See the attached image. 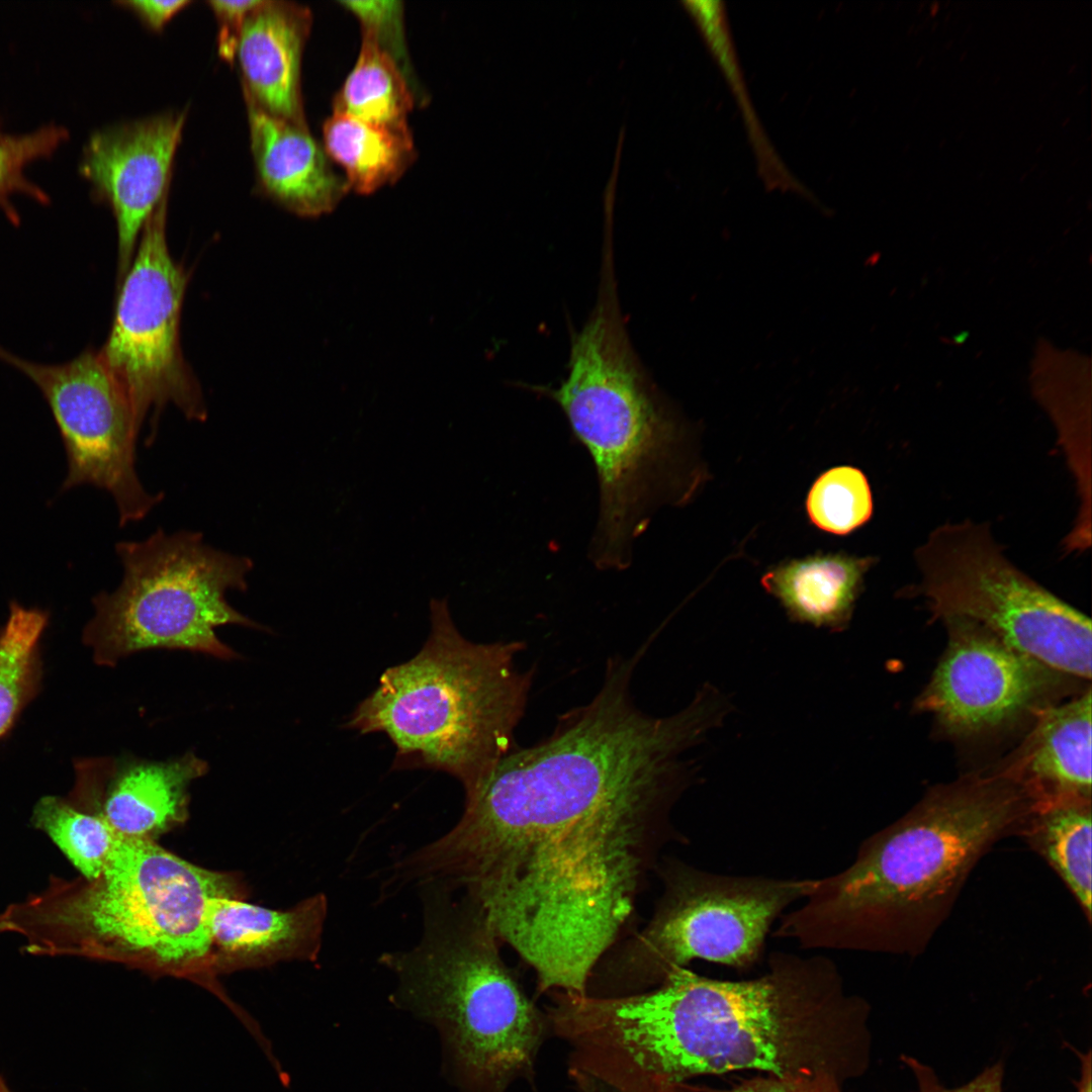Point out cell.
Here are the masks:
<instances>
[{"label":"cell","mask_w":1092,"mask_h":1092,"mask_svg":"<svg viewBox=\"0 0 1092 1092\" xmlns=\"http://www.w3.org/2000/svg\"><path fill=\"white\" fill-rule=\"evenodd\" d=\"M918 592L944 620L978 624L1051 669L1090 679V619L1014 565L987 524L935 528L916 549Z\"/></svg>","instance_id":"cell-10"},{"label":"cell","mask_w":1092,"mask_h":1092,"mask_svg":"<svg viewBox=\"0 0 1092 1092\" xmlns=\"http://www.w3.org/2000/svg\"><path fill=\"white\" fill-rule=\"evenodd\" d=\"M328 899L318 893L286 910L235 897L211 898L205 909L214 975L281 962L317 961Z\"/></svg>","instance_id":"cell-16"},{"label":"cell","mask_w":1092,"mask_h":1092,"mask_svg":"<svg viewBox=\"0 0 1092 1092\" xmlns=\"http://www.w3.org/2000/svg\"><path fill=\"white\" fill-rule=\"evenodd\" d=\"M901 1061L912 1072L918 1092H1002L1004 1075L1002 1061L986 1067L970 1082L954 1088L943 1085L934 1070L918 1059L903 1055Z\"/></svg>","instance_id":"cell-31"},{"label":"cell","mask_w":1092,"mask_h":1092,"mask_svg":"<svg viewBox=\"0 0 1092 1092\" xmlns=\"http://www.w3.org/2000/svg\"><path fill=\"white\" fill-rule=\"evenodd\" d=\"M542 390L596 467L600 506L590 559L599 568L622 570L653 511L690 495L695 476L686 422L649 379L627 333L615 327L576 337L566 377Z\"/></svg>","instance_id":"cell-5"},{"label":"cell","mask_w":1092,"mask_h":1092,"mask_svg":"<svg viewBox=\"0 0 1092 1092\" xmlns=\"http://www.w3.org/2000/svg\"><path fill=\"white\" fill-rule=\"evenodd\" d=\"M1081 1064L1080 1080L1077 1083V1092H1091V1052L1087 1051L1085 1054L1079 1051H1075Z\"/></svg>","instance_id":"cell-34"},{"label":"cell","mask_w":1092,"mask_h":1092,"mask_svg":"<svg viewBox=\"0 0 1092 1092\" xmlns=\"http://www.w3.org/2000/svg\"><path fill=\"white\" fill-rule=\"evenodd\" d=\"M945 622L949 641L918 706L946 730L972 734L996 727L1033 708L1050 690L1057 671L978 624Z\"/></svg>","instance_id":"cell-13"},{"label":"cell","mask_w":1092,"mask_h":1092,"mask_svg":"<svg viewBox=\"0 0 1092 1092\" xmlns=\"http://www.w3.org/2000/svg\"><path fill=\"white\" fill-rule=\"evenodd\" d=\"M324 149L344 171L350 189L370 194L393 184L412 165L411 129L399 130L334 112L323 127Z\"/></svg>","instance_id":"cell-22"},{"label":"cell","mask_w":1092,"mask_h":1092,"mask_svg":"<svg viewBox=\"0 0 1092 1092\" xmlns=\"http://www.w3.org/2000/svg\"><path fill=\"white\" fill-rule=\"evenodd\" d=\"M656 875L662 891L651 917L599 962L586 995L641 993L697 960L748 971L762 963L777 921L816 882V878L724 875L666 855Z\"/></svg>","instance_id":"cell-8"},{"label":"cell","mask_w":1092,"mask_h":1092,"mask_svg":"<svg viewBox=\"0 0 1092 1092\" xmlns=\"http://www.w3.org/2000/svg\"><path fill=\"white\" fill-rule=\"evenodd\" d=\"M1091 820V799H1042L1019 833L1061 878L1088 923L1092 914Z\"/></svg>","instance_id":"cell-21"},{"label":"cell","mask_w":1092,"mask_h":1092,"mask_svg":"<svg viewBox=\"0 0 1092 1092\" xmlns=\"http://www.w3.org/2000/svg\"><path fill=\"white\" fill-rule=\"evenodd\" d=\"M690 779L669 734L607 696L516 746L465 797L451 830L406 855L405 881L462 890L534 971L539 993L586 994L630 929Z\"/></svg>","instance_id":"cell-1"},{"label":"cell","mask_w":1092,"mask_h":1092,"mask_svg":"<svg viewBox=\"0 0 1092 1092\" xmlns=\"http://www.w3.org/2000/svg\"><path fill=\"white\" fill-rule=\"evenodd\" d=\"M311 22L306 6L261 0L246 17L235 52L244 97L267 113L302 126L307 124L300 67Z\"/></svg>","instance_id":"cell-17"},{"label":"cell","mask_w":1092,"mask_h":1092,"mask_svg":"<svg viewBox=\"0 0 1092 1092\" xmlns=\"http://www.w3.org/2000/svg\"><path fill=\"white\" fill-rule=\"evenodd\" d=\"M233 875L195 866L149 838L122 837L95 879L56 881L10 906L0 929L39 954L112 961L211 987L207 902L242 897Z\"/></svg>","instance_id":"cell-4"},{"label":"cell","mask_w":1092,"mask_h":1092,"mask_svg":"<svg viewBox=\"0 0 1092 1092\" xmlns=\"http://www.w3.org/2000/svg\"><path fill=\"white\" fill-rule=\"evenodd\" d=\"M843 1083L827 1074L815 1076L763 1075L747 1079L727 1089L676 1084L666 1092H844Z\"/></svg>","instance_id":"cell-30"},{"label":"cell","mask_w":1092,"mask_h":1092,"mask_svg":"<svg viewBox=\"0 0 1092 1092\" xmlns=\"http://www.w3.org/2000/svg\"><path fill=\"white\" fill-rule=\"evenodd\" d=\"M806 506L815 526L828 533L845 535L872 517V490L858 468L837 466L815 480Z\"/></svg>","instance_id":"cell-27"},{"label":"cell","mask_w":1092,"mask_h":1092,"mask_svg":"<svg viewBox=\"0 0 1092 1092\" xmlns=\"http://www.w3.org/2000/svg\"><path fill=\"white\" fill-rule=\"evenodd\" d=\"M63 125L49 123L23 133L4 132L0 123V207L13 222L18 214L10 196L24 193L41 203H48V194L24 175V167L31 161L51 156L68 138Z\"/></svg>","instance_id":"cell-28"},{"label":"cell","mask_w":1092,"mask_h":1092,"mask_svg":"<svg viewBox=\"0 0 1092 1092\" xmlns=\"http://www.w3.org/2000/svg\"><path fill=\"white\" fill-rule=\"evenodd\" d=\"M257 185L302 216L333 210L350 190L307 126L271 115L245 97Z\"/></svg>","instance_id":"cell-18"},{"label":"cell","mask_w":1092,"mask_h":1092,"mask_svg":"<svg viewBox=\"0 0 1092 1092\" xmlns=\"http://www.w3.org/2000/svg\"><path fill=\"white\" fill-rule=\"evenodd\" d=\"M414 101L413 88L395 62L362 33L358 59L336 95L334 112L405 130Z\"/></svg>","instance_id":"cell-23"},{"label":"cell","mask_w":1092,"mask_h":1092,"mask_svg":"<svg viewBox=\"0 0 1092 1092\" xmlns=\"http://www.w3.org/2000/svg\"><path fill=\"white\" fill-rule=\"evenodd\" d=\"M0 360L31 379L47 399L68 460L65 488L94 485L111 494L120 525L136 522L162 499L140 481V428L123 387L100 354L87 351L60 365L22 359L0 347Z\"/></svg>","instance_id":"cell-12"},{"label":"cell","mask_w":1092,"mask_h":1092,"mask_svg":"<svg viewBox=\"0 0 1092 1092\" xmlns=\"http://www.w3.org/2000/svg\"><path fill=\"white\" fill-rule=\"evenodd\" d=\"M424 930L413 948L380 963L397 979L394 998L438 1027L464 1092H506L534 1083L549 1032L546 1011L526 994L480 908L448 893L423 900Z\"/></svg>","instance_id":"cell-7"},{"label":"cell","mask_w":1092,"mask_h":1092,"mask_svg":"<svg viewBox=\"0 0 1092 1092\" xmlns=\"http://www.w3.org/2000/svg\"><path fill=\"white\" fill-rule=\"evenodd\" d=\"M0 1092H13L10 1089L9 1085L7 1084L6 1080L4 1079V1077H3V1075L1 1073H0Z\"/></svg>","instance_id":"cell-36"},{"label":"cell","mask_w":1092,"mask_h":1092,"mask_svg":"<svg viewBox=\"0 0 1092 1092\" xmlns=\"http://www.w3.org/2000/svg\"><path fill=\"white\" fill-rule=\"evenodd\" d=\"M168 194L147 219L138 253L123 275L108 340L99 353L123 387L139 428L167 404L189 420L206 408L180 349L179 322L187 274L166 241Z\"/></svg>","instance_id":"cell-11"},{"label":"cell","mask_w":1092,"mask_h":1092,"mask_svg":"<svg viewBox=\"0 0 1092 1092\" xmlns=\"http://www.w3.org/2000/svg\"><path fill=\"white\" fill-rule=\"evenodd\" d=\"M116 553L123 567L118 587L93 600L95 614L83 639L97 664L114 666L148 649H181L219 659L237 653L219 640L224 625L261 626L226 601L230 590L247 589L249 557L215 549L200 533L162 529L143 541H122Z\"/></svg>","instance_id":"cell-9"},{"label":"cell","mask_w":1092,"mask_h":1092,"mask_svg":"<svg viewBox=\"0 0 1092 1092\" xmlns=\"http://www.w3.org/2000/svg\"><path fill=\"white\" fill-rule=\"evenodd\" d=\"M765 971L719 980L689 968L632 995L593 997L575 1026L578 1061L615 1092H666L707 1075L827 1074L870 1064V1005L823 954L769 953Z\"/></svg>","instance_id":"cell-2"},{"label":"cell","mask_w":1092,"mask_h":1092,"mask_svg":"<svg viewBox=\"0 0 1092 1092\" xmlns=\"http://www.w3.org/2000/svg\"><path fill=\"white\" fill-rule=\"evenodd\" d=\"M685 5L735 95L763 184L770 190L791 191L807 199L811 198L807 188L790 172L775 151L753 111L735 57L723 3L689 1L685 2Z\"/></svg>","instance_id":"cell-24"},{"label":"cell","mask_w":1092,"mask_h":1092,"mask_svg":"<svg viewBox=\"0 0 1092 1092\" xmlns=\"http://www.w3.org/2000/svg\"><path fill=\"white\" fill-rule=\"evenodd\" d=\"M185 117V111H168L107 125L93 131L83 148L79 172L112 209L122 276L147 219L169 194Z\"/></svg>","instance_id":"cell-14"},{"label":"cell","mask_w":1092,"mask_h":1092,"mask_svg":"<svg viewBox=\"0 0 1092 1092\" xmlns=\"http://www.w3.org/2000/svg\"><path fill=\"white\" fill-rule=\"evenodd\" d=\"M118 4L133 11L148 26L159 30L189 0H120Z\"/></svg>","instance_id":"cell-33"},{"label":"cell","mask_w":1092,"mask_h":1092,"mask_svg":"<svg viewBox=\"0 0 1092 1092\" xmlns=\"http://www.w3.org/2000/svg\"><path fill=\"white\" fill-rule=\"evenodd\" d=\"M1091 690L1037 713L1012 768L1004 772L1037 799H1091Z\"/></svg>","instance_id":"cell-19"},{"label":"cell","mask_w":1092,"mask_h":1092,"mask_svg":"<svg viewBox=\"0 0 1092 1092\" xmlns=\"http://www.w3.org/2000/svg\"><path fill=\"white\" fill-rule=\"evenodd\" d=\"M260 2L261 0L207 1L219 25L218 53L226 61L233 62L235 59L236 47L245 19Z\"/></svg>","instance_id":"cell-32"},{"label":"cell","mask_w":1092,"mask_h":1092,"mask_svg":"<svg viewBox=\"0 0 1092 1092\" xmlns=\"http://www.w3.org/2000/svg\"><path fill=\"white\" fill-rule=\"evenodd\" d=\"M1035 803L1004 772L931 790L863 840L848 867L816 878L772 936L811 951L921 953L979 860L1020 833Z\"/></svg>","instance_id":"cell-3"},{"label":"cell","mask_w":1092,"mask_h":1092,"mask_svg":"<svg viewBox=\"0 0 1092 1092\" xmlns=\"http://www.w3.org/2000/svg\"><path fill=\"white\" fill-rule=\"evenodd\" d=\"M430 620L421 650L388 667L345 726L384 733L395 747L393 768L445 771L467 797L517 746L535 671L517 665L521 641L466 639L446 599L431 600Z\"/></svg>","instance_id":"cell-6"},{"label":"cell","mask_w":1092,"mask_h":1092,"mask_svg":"<svg viewBox=\"0 0 1092 1092\" xmlns=\"http://www.w3.org/2000/svg\"><path fill=\"white\" fill-rule=\"evenodd\" d=\"M76 769L72 804L100 814L122 837L154 839L186 820L189 787L208 764L187 752L164 761L88 759Z\"/></svg>","instance_id":"cell-15"},{"label":"cell","mask_w":1092,"mask_h":1092,"mask_svg":"<svg viewBox=\"0 0 1092 1092\" xmlns=\"http://www.w3.org/2000/svg\"><path fill=\"white\" fill-rule=\"evenodd\" d=\"M47 623L42 611L14 603L0 630V737L36 691L40 676L38 643Z\"/></svg>","instance_id":"cell-25"},{"label":"cell","mask_w":1092,"mask_h":1092,"mask_svg":"<svg viewBox=\"0 0 1092 1092\" xmlns=\"http://www.w3.org/2000/svg\"><path fill=\"white\" fill-rule=\"evenodd\" d=\"M360 21L362 33L372 37L395 62L412 88L413 76L404 46L403 8L398 1H343Z\"/></svg>","instance_id":"cell-29"},{"label":"cell","mask_w":1092,"mask_h":1092,"mask_svg":"<svg viewBox=\"0 0 1092 1092\" xmlns=\"http://www.w3.org/2000/svg\"><path fill=\"white\" fill-rule=\"evenodd\" d=\"M32 820L87 880L95 879L103 872L120 839L100 814L59 797L48 796L39 800Z\"/></svg>","instance_id":"cell-26"},{"label":"cell","mask_w":1092,"mask_h":1092,"mask_svg":"<svg viewBox=\"0 0 1092 1092\" xmlns=\"http://www.w3.org/2000/svg\"><path fill=\"white\" fill-rule=\"evenodd\" d=\"M874 562L840 552L815 554L770 568L761 584L793 622L842 631Z\"/></svg>","instance_id":"cell-20"},{"label":"cell","mask_w":1092,"mask_h":1092,"mask_svg":"<svg viewBox=\"0 0 1092 1092\" xmlns=\"http://www.w3.org/2000/svg\"><path fill=\"white\" fill-rule=\"evenodd\" d=\"M574 1087L576 1092H615L605 1084L589 1077L578 1078L574 1083Z\"/></svg>","instance_id":"cell-35"}]
</instances>
